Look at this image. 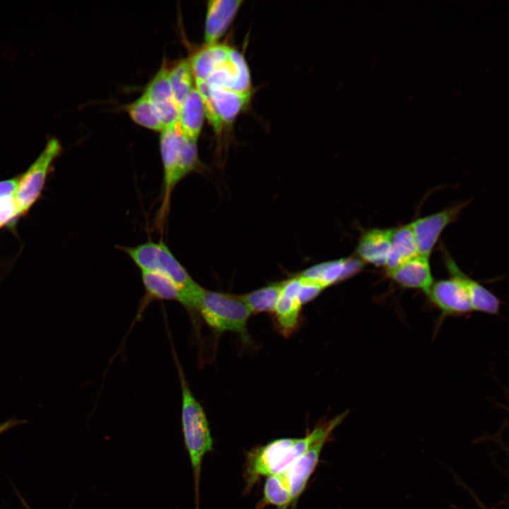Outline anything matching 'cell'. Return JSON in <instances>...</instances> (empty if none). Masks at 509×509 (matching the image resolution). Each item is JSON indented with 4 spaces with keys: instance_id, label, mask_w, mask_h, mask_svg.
Segmentation results:
<instances>
[{
    "instance_id": "obj_1",
    "label": "cell",
    "mask_w": 509,
    "mask_h": 509,
    "mask_svg": "<svg viewBox=\"0 0 509 509\" xmlns=\"http://www.w3.org/2000/svg\"><path fill=\"white\" fill-rule=\"evenodd\" d=\"M346 415V413H342L317 425L304 437L279 438L252 449L247 455L245 464V491H250L262 477L287 469L316 440L329 438Z\"/></svg>"
},
{
    "instance_id": "obj_2",
    "label": "cell",
    "mask_w": 509,
    "mask_h": 509,
    "mask_svg": "<svg viewBox=\"0 0 509 509\" xmlns=\"http://www.w3.org/2000/svg\"><path fill=\"white\" fill-rule=\"evenodd\" d=\"M118 247L140 271L158 273L172 280L181 291L180 304L193 315L203 287L192 279L165 242L148 241L134 247Z\"/></svg>"
},
{
    "instance_id": "obj_3",
    "label": "cell",
    "mask_w": 509,
    "mask_h": 509,
    "mask_svg": "<svg viewBox=\"0 0 509 509\" xmlns=\"http://www.w3.org/2000/svg\"><path fill=\"white\" fill-rule=\"evenodd\" d=\"M176 364L182 391V431L192 467L196 509H199V488L201 463L206 454L213 450V439L204 408L189 387L177 360Z\"/></svg>"
},
{
    "instance_id": "obj_4",
    "label": "cell",
    "mask_w": 509,
    "mask_h": 509,
    "mask_svg": "<svg viewBox=\"0 0 509 509\" xmlns=\"http://www.w3.org/2000/svg\"><path fill=\"white\" fill-rule=\"evenodd\" d=\"M160 148L163 167V195L158 214L161 221L168 211L175 187L185 177L199 170L201 164L197 142L184 137L176 127L162 131Z\"/></svg>"
},
{
    "instance_id": "obj_5",
    "label": "cell",
    "mask_w": 509,
    "mask_h": 509,
    "mask_svg": "<svg viewBox=\"0 0 509 509\" xmlns=\"http://www.w3.org/2000/svg\"><path fill=\"white\" fill-rule=\"evenodd\" d=\"M196 315L215 334L235 332L242 343H251L247 323L252 315L238 295L203 288L194 308V316Z\"/></svg>"
},
{
    "instance_id": "obj_6",
    "label": "cell",
    "mask_w": 509,
    "mask_h": 509,
    "mask_svg": "<svg viewBox=\"0 0 509 509\" xmlns=\"http://www.w3.org/2000/svg\"><path fill=\"white\" fill-rule=\"evenodd\" d=\"M200 93L204 114L216 133L230 124L248 105L252 92L241 93L209 85L205 81L195 80Z\"/></svg>"
},
{
    "instance_id": "obj_7",
    "label": "cell",
    "mask_w": 509,
    "mask_h": 509,
    "mask_svg": "<svg viewBox=\"0 0 509 509\" xmlns=\"http://www.w3.org/2000/svg\"><path fill=\"white\" fill-rule=\"evenodd\" d=\"M62 151L59 141L50 139L28 170L18 179L15 199L18 215L27 211L38 198L56 157Z\"/></svg>"
},
{
    "instance_id": "obj_8",
    "label": "cell",
    "mask_w": 509,
    "mask_h": 509,
    "mask_svg": "<svg viewBox=\"0 0 509 509\" xmlns=\"http://www.w3.org/2000/svg\"><path fill=\"white\" fill-rule=\"evenodd\" d=\"M461 203L433 214L418 218L410 223L419 255L428 257L444 229L456 221L466 206Z\"/></svg>"
},
{
    "instance_id": "obj_9",
    "label": "cell",
    "mask_w": 509,
    "mask_h": 509,
    "mask_svg": "<svg viewBox=\"0 0 509 509\" xmlns=\"http://www.w3.org/2000/svg\"><path fill=\"white\" fill-rule=\"evenodd\" d=\"M426 295L443 317L462 316L473 311L465 288L454 277L433 281Z\"/></svg>"
},
{
    "instance_id": "obj_10",
    "label": "cell",
    "mask_w": 509,
    "mask_h": 509,
    "mask_svg": "<svg viewBox=\"0 0 509 509\" xmlns=\"http://www.w3.org/2000/svg\"><path fill=\"white\" fill-rule=\"evenodd\" d=\"M300 279L298 276L282 281L281 293L272 312L278 331L289 337L299 327L303 306L298 296Z\"/></svg>"
},
{
    "instance_id": "obj_11",
    "label": "cell",
    "mask_w": 509,
    "mask_h": 509,
    "mask_svg": "<svg viewBox=\"0 0 509 509\" xmlns=\"http://www.w3.org/2000/svg\"><path fill=\"white\" fill-rule=\"evenodd\" d=\"M144 93L148 95L164 129L177 124L179 107L175 103L169 80V70L163 65Z\"/></svg>"
},
{
    "instance_id": "obj_12",
    "label": "cell",
    "mask_w": 509,
    "mask_h": 509,
    "mask_svg": "<svg viewBox=\"0 0 509 509\" xmlns=\"http://www.w3.org/2000/svg\"><path fill=\"white\" fill-rule=\"evenodd\" d=\"M328 438L324 437L314 442L291 466L282 471L288 484L293 505L304 492Z\"/></svg>"
},
{
    "instance_id": "obj_13",
    "label": "cell",
    "mask_w": 509,
    "mask_h": 509,
    "mask_svg": "<svg viewBox=\"0 0 509 509\" xmlns=\"http://www.w3.org/2000/svg\"><path fill=\"white\" fill-rule=\"evenodd\" d=\"M444 261L450 276L457 279L465 288L473 311L488 315L499 313L501 301L494 293L464 274L446 252Z\"/></svg>"
},
{
    "instance_id": "obj_14",
    "label": "cell",
    "mask_w": 509,
    "mask_h": 509,
    "mask_svg": "<svg viewBox=\"0 0 509 509\" xmlns=\"http://www.w3.org/2000/svg\"><path fill=\"white\" fill-rule=\"evenodd\" d=\"M364 263L356 255L313 265L300 276L312 280L324 288L350 278L363 269Z\"/></svg>"
},
{
    "instance_id": "obj_15",
    "label": "cell",
    "mask_w": 509,
    "mask_h": 509,
    "mask_svg": "<svg viewBox=\"0 0 509 509\" xmlns=\"http://www.w3.org/2000/svg\"><path fill=\"white\" fill-rule=\"evenodd\" d=\"M385 271L386 276L402 288L420 290L426 294L433 283L429 258L421 255Z\"/></svg>"
},
{
    "instance_id": "obj_16",
    "label": "cell",
    "mask_w": 509,
    "mask_h": 509,
    "mask_svg": "<svg viewBox=\"0 0 509 509\" xmlns=\"http://www.w3.org/2000/svg\"><path fill=\"white\" fill-rule=\"evenodd\" d=\"M392 228H371L362 233L356 256L363 263L385 268L391 248Z\"/></svg>"
},
{
    "instance_id": "obj_17",
    "label": "cell",
    "mask_w": 509,
    "mask_h": 509,
    "mask_svg": "<svg viewBox=\"0 0 509 509\" xmlns=\"http://www.w3.org/2000/svg\"><path fill=\"white\" fill-rule=\"evenodd\" d=\"M242 4L240 0L209 1L204 32L206 45L216 43L230 25Z\"/></svg>"
},
{
    "instance_id": "obj_18",
    "label": "cell",
    "mask_w": 509,
    "mask_h": 509,
    "mask_svg": "<svg viewBox=\"0 0 509 509\" xmlns=\"http://www.w3.org/2000/svg\"><path fill=\"white\" fill-rule=\"evenodd\" d=\"M204 107L201 96L193 88L179 109L176 127L184 137L197 142L201 130Z\"/></svg>"
},
{
    "instance_id": "obj_19",
    "label": "cell",
    "mask_w": 509,
    "mask_h": 509,
    "mask_svg": "<svg viewBox=\"0 0 509 509\" xmlns=\"http://www.w3.org/2000/svg\"><path fill=\"white\" fill-rule=\"evenodd\" d=\"M232 49L233 47L228 45L215 43L197 52L190 62L195 80L206 81L229 59Z\"/></svg>"
},
{
    "instance_id": "obj_20",
    "label": "cell",
    "mask_w": 509,
    "mask_h": 509,
    "mask_svg": "<svg viewBox=\"0 0 509 509\" xmlns=\"http://www.w3.org/2000/svg\"><path fill=\"white\" fill-rule=\"evenodd\" d=\"M145 295L141 300V310H144L152 300H175L180 303L182 293L177 285L169 278L151 271H141Z\"/></svg>"
},
{
    "instance_id": "obj_21",
    "label": "cell",
    "mask_w": 509,
    "mask_h": 509,
    "mask_svg": "<svg viewBox=\"0 0 509 509\" xmlns=\"http://www.w3.org/2000/svg\"><path fill=\"white\" fill-rule=\"evenodd\" d=\"M418 255L419 251L410 223L393 228L385 271L394 269Z\"/></svg>"
},
{
    "instance_id": "obj_22",
    "label": "cell",
    "mask_w": 509,
    "mask_h": 509,
    "mask_svg": "<svg viewBox=\"0 0 509 509\" xmlns=\"http://www.w3.org/2000/svg\"><path fill=\"white\" fill-rule=\"evenodd\" d=\"M282 281L270 283L246 294L238 295L251 315L271 312L274 310L279 299Z\"/></svg>"
},
{
    "instance_id": "obj_23",
    "label": "cell",
    "mask_w": 509,
    "mask_h": 509,
    "mask_svg": "<svg viewBox=\"0 0 509 509\" xmlns=\"http://www.w3.org/2000/svg\"><path fill=\"white\" fill-rule=\"evenodd\" d=\"M267 505H274L276 509H287L290 505H293L291 491L283 472L268 476L265 481L261 508Z\"/></svg>"
},
{
    "instance_id": "obj_24",
    "label": "cell",
    "mask_w": 509,
    "mask_h": 509,
    "mask_svg": "<svg viewBox=\"0 0 509 509\" xmlns=\"http://www.w3.org/2000/svg\"><path fill=\"white\" fill-rule=\"evenodd\" d=\"M194 74L190 62L182 60L169 70V80L174 100L179 107L193 89Z\"/></svg>"
},
{
    "instance_id": "obj_25",
    "label": "cell",
    "mask_w": 509,
    "mask_h": 509,
    "mask_svg": "<svg viewBox=\"0 0 509 509\" xmlns=\"http://www.w3.org/2000/svg\"><path fill=\"white\" fill-rule=\"evenodd\" d=\"M131 119L137 124L155 131H163L164 127L148 95H143L126 107Z\"/></svg>"
},
{
    "instance_id": "obj_26",
    "label": "cell",
    "mask_w": 509,
    "mask_h": 509,
    "mask_svg": "<svg viewBox=\"0 0 509 509\" xmlns=\"http://www.w3.org/2000/svg\"><path fill=\"white\" fill-rule=\"evenodd\" d=\"M18 215L14 196L0 198V227Z\"/></svg>"
},
{
    "instance_id": "obj_27",
    "label": "cell",
    "mask_w": 509,
    "mask_h": 509,
    "mask_svg": "<svg viewBox=\"0 0 509 509\" xmlns=\"http://www.w3.org/2000/svg\"><path fill=\"white\" fill-rule=\"evenodd\" d=\"M18 180L12 179L0 182V198L15 196Z\"/></svg>"
},
{
    "instance_id": "obj_28",
    "label": "cell",
    "mask_w": 509,
    "mask_h": 509,
    "mask_svg": "<svg viewBox=\"0 0 509 509\" xmlns=\"http://www.w3.org/2000/svg\"><path fill=\"white\" fill-rule=\"evenodd\" d=\"M23 421L16 420V419H10L6 421L4 423H2L0 424V435L5 432L6 431L12 428L15 426L18 425V423H21Z\"/></svg>"
}]
</instances>
